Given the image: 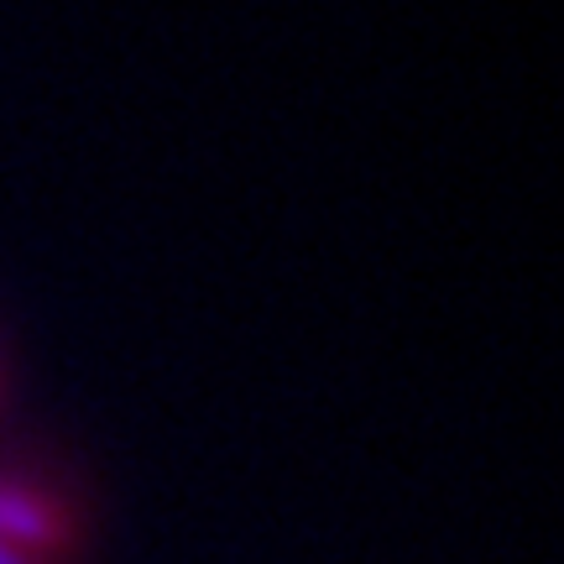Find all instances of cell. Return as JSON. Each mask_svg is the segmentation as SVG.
Masks as SVG:
<instances>
[{"mask_svg":"<svg viewBox=\"0 0 564 564\" xmlns=\"http://www.w3.org/2000/svg\"><path fill=\"white\" fill-rule=\"evenodd\" d=\"M0 544L32 549V554H47L63 564V554H74V544H79V523L63 497L32 481L0 476Z\"/></svg>","mask_w":564,"mask_h":564,"instance_id":"1","label":"cell"},{"mask_svg":"<svg viewBox=\"0 0 564 564\" xmlns=\"http://www.w3.org/2000/svg\"><path fill=\"white\" fill-rule=\"evenodd\" d=\"M0 564H58V560L32 554V549H17V544H0Z\"/></svg>","mask_w":564,"mask_h":564,"instance_id":"2","label":"cell"}]
</instances>
